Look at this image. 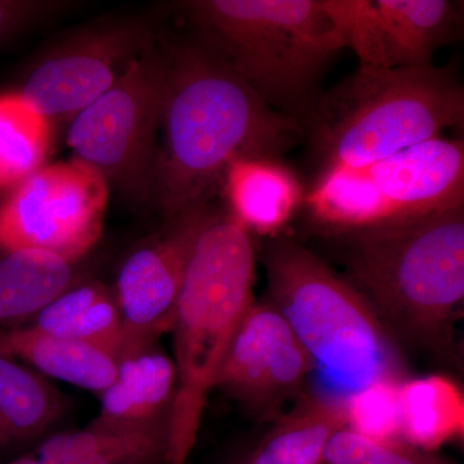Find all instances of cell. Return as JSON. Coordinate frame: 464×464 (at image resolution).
Wrapping results in <instances>:
<instances>
[{"instance_id":"6da1fadb","label":"cell","mask_w":464,"mask_h":464,"mask_svg":"<svg viewBox=\"0 0 464 464\" xmlns=\"http://www.w3.org/2000/svg\"><path fill=\"white\" fill-rule=\"evenodd\" d=\"M301 132L199 39L177 45L164 57L150 201L168 219L209 207L232 161L275 160Z\"/></svg>"},{"instance_id":"7a4b0ae2","label":"cell","mask_w":464,"mask_h":464,"mask_svg":"<svg viewBox=\"0 0 464 464\" xmlns=\"http://www.w3.org/2000/svg\"><path fill=\"white\" fill-rule=\"evenodd\" d=\"M340 237L351 284L392 335L458 360L456 325L464 301V203L432 215Z\"/></svg>"},{"instance_id":"3957f363","label":"cell","mask_w":464,"mask_h":464,"mask_svg":"<svg viewBox=\"0 0 464 464\" xmlns=\"http://www.w3.org/2000/svg\"><path fill=\"white\" fill-rule=\"evenodd\" d=\"M256 253L231 215L210 210L191 250L172 331L177 383L169 415V464H186L208 396L235 332L253 304Z\"/></svg>"},{"instance_id":"277c9868","label":"cell","mask_w":464,"mask_h":464,"mask_svg":"<svg viewBox=\"0 0 464 464\" xmlns=\"http://www.w3.org/2000/svg\"><path fill=\"white\" fill-rule=\"evenodd\" d=\"M179 8L270 108L306 128L324 70L346 48L323 0H191Z\"/></svg>"},{"instance_id":"5b68a950","label":"cell","mask_w":464,"mask_h":464,"mask_svg":"<svg viewBox=\"0 0 464 464\" xmlns=\"http://www.w3.org/2000/svg\"><path fill=\"white\" fill-rule=\"evenodd\" d=\"M270 304L306 348L324 395L344 400L377 382H404L398 344L368 299L295 241L265 253Z\"/></svg>"},{"instance_id":"8992f818","label":"cell","mask_w":464,"mask_h":464,"mask_svg":"<svg viewBox=\"0 0 464 464\" xmlns=\"http://www.w3.org/2000/svg\"><path fill=\"white\" fill-rule=\"evenodd\" d=\"M463 123L464 88L453 67L362 65L323 92L304 130L323 170L359 169Z\"/></svg>"},{"instance_id":"52a82bcc","label":"cell","mask_w":464,"mask_h":464,"mask_svg":"<svg viewBox=\"0 0 464 464\" xmlns=\"http://www.w3.org/2000/svg\"><path fill=\"white\" fill-rule=\"evenodd\" d=\"M464 203V143L439 137L359 169L320 173L307 197L333 234L413 221Z\"/></svg>"},{"instance_id":"ba28073f","label":"cell","mask_w":464,"mask_h":464,"mask_svg":"<svg viewBox=\"0 0 464 464\" xmlns=\"http://www.w3.org/2000/svg\"><path fill=\"white\" fill-rule=\"evenodd\" d=\"M163 90L164 57L151 44L67 130L75 160L132 199L151 195Z\"/></svg>"},{"instance_id":"9c48e42d","label":"cell","mask_w":464,"mask_h":464,"mask_svg":"<svg viewBox=\"0 0 464 464\" xmlns=\"http://www.w3.org/2000/svg\"><path fill=\"white\" fill-rule=\"evenodd\" d=\"M109 191L75 159L39 168L0 204V249L48 250L76 264L102 235Z\"/></svg>"},{"instance_id":"30bf717a","label":"cell","mask_w":464,"mask_h":464,"mask_svg":"<svg viewBox=\"0 0 464 464\" xmlns=\"http://www.w3.org/2000/svg\"><path fill=\"white\" fill-rule=\"evenodd\" d=\"M346 47L364 66L431 65L463 32V3L450 0H323Z\"/></svg>"},{"instance_id":"8fae6325","label":"cell","mask_w":464,"mask_h":464,"mask_svg":"<svg viewBox=\"0 0 464 464\" xmlns=\"http://www.w3.org/2000/svg\"><path fill=\"white\" fill-rule=\"evenodd\" d=\"M150 45L148 30L137 24L87 30L43 58L18 96L51 124L70 123L105 94Z\"/></svg>"},{"instance_id":"7c38bea8","label":"cell","mask_w":464,"mask_h":464,"mask_svg":"<svg viewBox=\"0 0 464 464\" xmlns=\"http://www.w3.org/2000/svg\"><path fill=\"white\" fill-rule=\"evenodd\" d=\"M209 212L206 207L169 219L124 259L112 290L123 320V355L172 331L188 258Z\"/></svg>"},{"instance_id":"4fadbf2b","label":"cell","mask_w":464,"mask_h":464,"mask_svg":"<svg viewBox=\"0 0 464 464\" xmlns=\"http://www.w3.org/2000/svg\"><path fill=\"white\" fill-rule=\"evenodd\" d=\"M313 360L285 317L268 301L250 304L235 332L216 389L261 415H275L288 399H298Z\"/></svg>"},{"instance_id":"5bb4252c","label":"cell","mask_w":464,"mask_h":464,"mask_svg":"<svg viewBox=\"0 0 464 464\" xmlns=\"http://www.w3.org/2000/svg\"><path fill=\"white\" fill-rule=\"evenodd\" d=\"M177 374L173 359L157 342L118 360L115 380L101 393L100 413L91 426L130 430L169 420Z\"/></svg>"},{"instance_id":"9a60e30c","label":"cell","mask_w":464,"mask_h":464,"mask_svg":"<svg viewBox=\"0 0 464 464\" xmlns=\"http://www.w3.org/2000/svg\"><path fill=\"white\" fill-rule=\"evenodd\" d=\"M346 427L343 400L302 393L275 420L246 464H324L328 442Z\"/></svg>"},{"instance_id":"2e32d148","label":"cell","mask_w":464,"mask_h":464,"mask_svg":"<svg viewBox=\"0 0 464 464\" xmlns=\"http://www.w3.org/2000/svg\"><path fill=\"white\" fill-rule=\"evenodd\" d=\"M231 216L246 231L274 235L295 212L301 188L275 160L239 159L226 170L224 185Z\"/></svg>"},{"instance_id":"e0dca14e","label":"cell","mask_w":464,"mask_h":464,"mask_svg":"<svg viewBox=\"0 0 464 464\" xmlns=\"http://www.w3.org/2000/svg\"><path fill=\"white\" fill-rule=\"evenodd\" d=\"M0 355L18 357L48 377L100 393L114 382L118 371V360L108 351L34 326L0 333Z\"/></svg>"},{"instance_id":"ac0fdd59","label":"cell","mask_w":464,"mask_h":464,"mask_svg":"<svg viewBox=\"0 0 464 464\" xmlns=\"http://www.w3.org/2000/svg\"><path fill=\"white\" fill-rule=\"evenodd\" d=\"M32 326L56 337L87 342L116 360L125 350L123 320L114 292L96 280L72 284L43 308Z\"/></svg>"},{"instance_id":"d6986e66","label":"cell","mask_w":464,"mask_h":464,"mask_svg":"<svg viewBox=\"0 0 464 464\" xmlns=\"http://www.w3.org/2000/svg\"><path fill=\"white\" fill-rule=\"evenodd\" d=\"M63 411V396L50 382L0 355V454L42 438Z\"/></svg>"},{"instance_id":"ffe728a7","label":"cell","mask_w":464,"mask_h":464,"mask_svg":"<svg viewBox=\"0 0 464 464\" xmlns=\"http://www.w3.org/2000/svg\"><path fill=\"white\" fill-rule=\"evenodd\" d=\"M401 439L422 450H438L464 435V395L442 374L405 380L400 386Z\"/></svg>"},{"instance_id":"44dd1931","label":"cell","mask_w":464,"mask_h":464,"mask_svg":"<svg viewBox=\"0 0 464 464\" xmlns=\"http://www.w3.org/2000/svg\"><path fill=\"white\" fill-rule=\"evenodd\" d=\"M74 266L48 250L5 252L0 258V324L38 315L75 283Z\"/></svg>"},{"instance_id":"7402d4cb","label":"cell","mask_w":464,"mask_h":464,"mask_svg":"<svg viewBox=\"0 0 464 464\" xmlns=\"http://www.w3.org/2000/svg\"><path fill=\"white\" fill-rule=\"evenodd\" d=\"M52 124L18 96H0V188H14L44 166Z\"/></svg>"},{"instance_id":"603a6c76","label":"cell","mask_w":464,"mask_h":464,"mask_svg":"<svg viewBox=\"0 0 464 464\" xmlns=\"http://www.w3.org/2000/svg\"><path fill=\"white\" fill-rule=\"evenodd\" d=\"M324 464H456L402 439H375L342 429L326 447Z\"/></svg>"},{"instance_id":"cb8c5ba5","label":"cell","mask_w":464,"mask_h":464,"mask_svg":"<svg viewBox=\"0 0 464 464\" xmlns=\"http://www.w3.org/2000/svg\"><path fill=\"white\" fill-rule=\"evenodd\" d=\"M383 381L356 391L343 400L347 429L375 439H401L400 386Z\"/></svg>"},{"instance_id":"d4e9b609","label":"cell","mask_w":464,"mask_h":464,"mask_svg":"<svg viewBox=\"0 0 464 464\" xmlns=\"http://www.w3.org/2000/svg\"><path fill=\"white\" fill-rule=\"evenodd\" d=\"M58 3L0 0V39L56 11Z\"/></svg>"}]
</instances>
